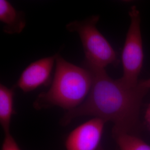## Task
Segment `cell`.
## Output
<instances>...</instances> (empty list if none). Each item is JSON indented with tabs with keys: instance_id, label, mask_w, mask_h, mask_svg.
<instances>
[{
	"instance_id": "1",
	"label": "cell",
	"mask_w": 150,
	"mask_h": 150,
	"mask_svg": "<svg viewBox=\"0 0 150 150\" xmlns=\"http://www.w3.org/2000/svg\"><path fill=\"white\" fill-rule=\"evenodd\" d=\"M90 70L93 83L87 97L79 107L66 111L60 120L67 126L77 117L92 116L113 123L112 133L134 134L139 126V115L143 98L149 89L140 83L132 86L121 79L114 80L105 69L83 63Z\"/></svg>"
},
{
	"instance_id": "2",
	"label": "cell",
	"mask_w": 150,
	"mask_h": 150,
	"mask_svg": "<svg viewBox=\"0 0 150 150\" xmlns=\"http://www.w3.org/2000/svg\"><path fill=\"white\" fill-rule=\"evenodd\" d=\"M55 64L50 88L33 102L37 110L58 106L70 111L84 102L91 91L93 76L90 70L70 63L59 54H56Z\"/></svg>"
},
{
	"instance_id": "3",
	"label": "cell",
	"mask_w": 150,
	"mask_h": 150,
	"mask_svg": "<svg viewBox=\"0 0 150 150\" xmlns=\"http://www.w3.org/2000/svg\"><path fill=\"white\" fill-rule=\"evenodd\" d=\"M100 16L93 15L82 21H74L66 25L71 32L78 33L85 54L83 64L105 69L109 65L119 64L112 46L97 28Z\"/></svg>"
},
{
	"instance_id": "4",
	"label": "cell",
	"mask_w": 150,
	"mask_h": 150,
	"mask_svg": "<svg viewBox=\"0 0 150 150\" xmlns=\"http://www.w3.org/2000/svg\"><path fill=\"white\" fill-rule=\"evenodd\" d=\"M130 23L122 52L123 75L121 80L132 86L139 83L140 72L144 62V50L141 28V15L135 6L129 12Z\"/></svg>"
},
{
	"instance_id": "5",
	"label": "cell",
	"mask_w": 150,
	"mask_h": 150,
	"mask_svg": "<svg viewBox=\"0 0 150 150\" xmlns=\"http://www.w3.org/2000/svg\"><path fill=\"white\" fill-rule=\"evenodd\" d=\"M106 123L101 118L94 117L77 126L66 139V150H97Z\"/></svg>"
},
{
	"instance_id": "6",
	"label": "cell",
	"mask_w": 150,
	"mask_h": 150,
	"mask_svg": "<svg viewBox=\"0 0 150 150\" xmlns=\"http://www.w3.org/2000/svg\"><path fill=\"white\" fill-rule=\"evenodd\" d=\"M56 62V54L38 59L28 65L22 71L13 88L24 93L33 91L51 82V74Z\"/></svg>"
},
{
	"instance_id": "7",
	"label": "cell",
	"mask_w": 150,
	"mask_h": 150,
	"mask_svg": "<svg viewBox=\"0 0 150 150\" xmlns=\"http://www.w3.org/2000/svg\"><path fill=\"white\" fill-rule=\"evenodd\" d=\"M0 21L4 24V32L10 35L21 33L26 23L25 13L17 10L6 0H0Z\"/></svg>"
},
{
	"instance_id": "8",
	"label": "cell",
	"mask_w": 150,
	"mask_h": 150,
	"mask_svg": "<svg viewBox=\"0 0 150 150\" xmlns=\"http://www.w3.org/2000/svg\"><path fill=\"white\" fill-rule=\"evenodd\" d=\"M14 88H8L0 85V123L5 134L10 132L12 115L15 113L13 108Z\"/></svg>"
},
{
	"instance_id": "9",
	"label": "cell",
	"mask_w": 150,
	"mask_h": 150,
	"mask_svg": "<svg viewBox=\"0 0 150 150\" xmlns=\"http://www.w3.org/2000/svg\"><path fill=\"white\" fill-rule=\"evenodd\" d=\"M112 134L120 150H150V145L134 134L126 132Z\"/></svg>"
},
{
	"instance_id": "10",
	"label": "cell",
	"mask_w": 150,
	"mask_h": 150,
	"mask_svg": "<svg viewBox=\"0 0 150 150\" xmlns=\"http://www.w3.org/2000/svg\"><path fill=\"white\" fill-rule=\"evenodd\" d=\"M2 150H21L11 133L5 134Z\"/></svg>"
},
{
	"instance_id": "11",
	"label": "cell",
	"mask_w": 150,
	"mask_h": 150,
	"mask_svg": "<svg viewBox=\"0 0 150 150\" xmlns=\"http://www.w3.org/2000/svg\"><path fill=\"white\" fill-rule=\"evenodd\" d=\"M145 120L150 129V104L147 108L145 116Z\"/></svg>"
},
{
	"instance_id": "12",
	"label": "cell",
	"mask_w": 150,
	"mask_h": 150,
	"mask_svg": "<svg viewBox=\"0 0 150 150\" xmlns=\"http://www.w3.org/2000/svg\"><path fill=\"white\" fill-rule=\"evenodd\" d=\"M140 84L147 89H150V77L144 80L139 81Z\"/></svg>"
},
{
	"instance_id": "13",
	"label": "cell",
	"mask_w": 150,
	"mask_h": 150,
	"mask_svg": "<svg viewBox=\"0 0 150 150\" xmlns=\"http://www.w3.org/2000/svg\"><path fill=\"white\" fill-rule=\"evenodd\" d=\"M97 150H105L103 148H102V147L101 146H100L99 147V148L97 149Z\"/></svg>"
}]
</instances>
